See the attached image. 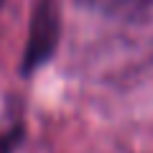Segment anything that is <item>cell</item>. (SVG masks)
Masks as SVG:
<instances>
[{
	"label": "cell",
	"instance_id": "cell-2",
	"mask_svg": "<svg viewBox=\"0 0 153 153\" xmlns=\"http://www.w3.org/2000/svg\"><path fill=\"white\" fill-rule=\"evenodd\" d=\"M76 3L89 8V10L105 13V16H117V18H133L153 8V0H76Z\"/></svg>",
	"mask_w": 153,
	"mask_h": 153
},
{
	"label": "cell",
	"instance_id": "cell-3",
	"mask_svg": "<svg viewBox=\"0 0 153 153\" xmlns=\"http://www.w3.org/2000/svg\"><path fill=\"white\" fill-rule=\"evenodd\" d=\"M23 135H26L23 125H13L8 130H3L0 133V153H16L23 143Z\"/></svg>",
	"mask_w": 153,
	"mask_h": 153
},
{
	"label": "cell",
	"instance_id": "cell-1",
	"mask_svg": "<svg viewBox=\"0 0 153 153\" xmlns=\"http://www.w3.org/2000/svg\"><path fill=\"white\" fill-rule=\"evenodd\" d=\"M61 41V5L59 0H33L31 21H28V36L23 46V56L18 71L23 76L36 74L44 69L56 54Z\"/></svg>",
	"mask_w": 153,
	"mask_h": 153
}]
</instances>
